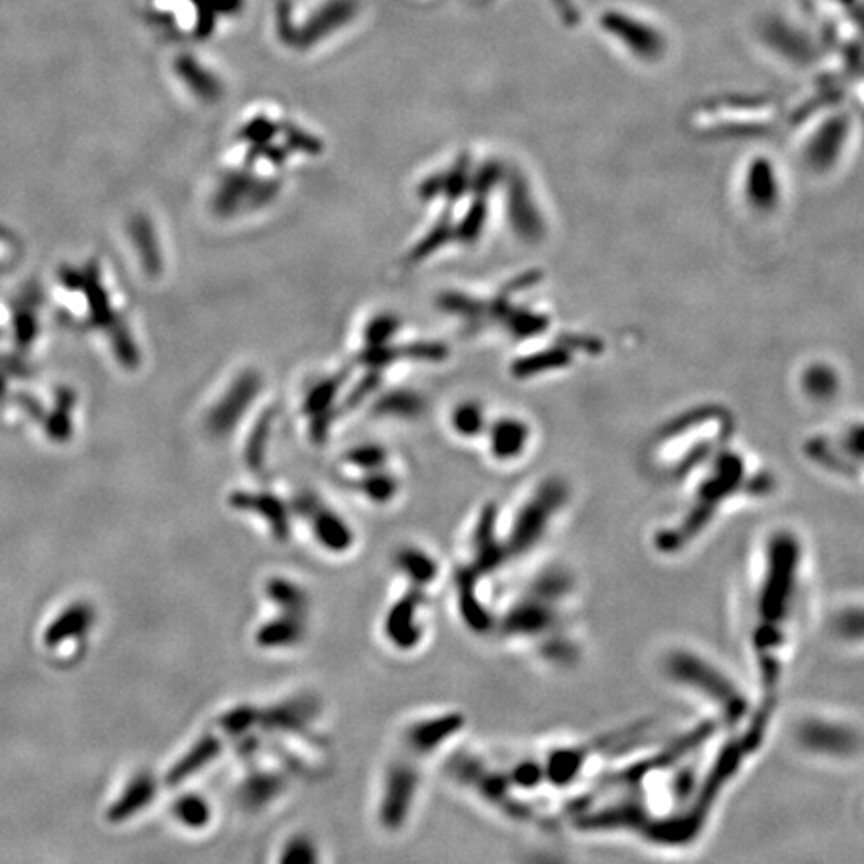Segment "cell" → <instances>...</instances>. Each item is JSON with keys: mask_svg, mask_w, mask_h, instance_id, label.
<instances>
[{"mask_svg": "<svg viewBox=\"0 0 864 864\" xmlns=\"http://www.w3.org/2000/svg\"><path fill=\"white\" fill-rule=\"evenodd\" d=\"M90 622H92V610H90V606H86V604L70 606L66 612H62L50 624V628L44 634V642L50 644V646L60 644V642H64L70 636L82 634L90 626Z\"/></svg>", "mask_w": 864, "mask_h": 864, "instance_id": "6da1fadb", "label": "cell"}, {"mask_svg": "<svg viewBox=\"0 0 864 864\" xmlns=\"http://www.w3.org/2000/svg\"><path fill=\"white\" fill-rule=\"evenodd\" d=\"M834 632L842 638L844 644H862L864 642V602L844 604L834 616Z\"/></svg>", "mask_w": 864, "mask_h": 864, "instance_id": "7a4b0ae2", "label": "cell"}, {"mask_svg": "<svg viewBox=\"0 0 864 864\" xmlns=\"http://www.w3.org/2000/svg\"><path fill=\"white\" fill-rule=\"evenodd\" d=\"M148 796H150V782L146 778H140V780L132 782L130 790H126L118 798V802L110 808L108 818L110 820H122V818H126V814H130L138 806H142L148 800Z\"/></svg>", "mask_w": 864, "mask_h": 864, "instance_id": "3957f363", "label": "cell"}, {"mask_svg": "<svg viewBox=\"0 0 864 864\" xmlns=\"http://www.w3.org/2000/svg\"><path fill=\"white\" fill-rule=\"evenodd\" d=\"M174 812L178 814L180 820L194 826V824L202 822V818H198V814H204V804L200 802V798H182L178 802V806L174 808Z\"/></svg>", "mask_w": 864, "mask_h": 864, "instance_id": "277c9868", "label": "cell"}]
</instances>
